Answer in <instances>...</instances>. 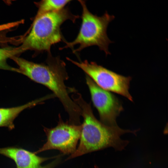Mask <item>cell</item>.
Returning a JSON list of instances; mask_svg holds the SVG:
<instances>
[{
  "label": "cell",
  "mask_w": 168,
  "mask_h": 168,
  "mask_svg": "<svg viewBox=\"0 0 168 168\" xmlns=\"http://www.w3.org/2000/svg\"><path fill=\"white\" fill-rule=\"evenodd\" d=\"M49 99L47 96L16 107L0 108V127H6L10 130L14 128V121L23 110L40 104Z\"/></svg>",
  "instance_id": "cell-9"
},
{
  "label": "cell",
  "mask_w": 168,
  "mask_h": 168,
  "mask_svg": "<svg viewBox=\"0 0 168 168\" xmlns=\"http://www.w3.org/2000/svg\"><path fill=\"white\" fill-rule=\"evenodd\" d=\"M25 51L20 46L18 47H11L0 48V69L19 73L18 68L9 65L7 60L16 55Z\"/></svg>",
  "instance_id": "cell-10"
},
{
  "label": "cell",
  "mask_w": 168,
  "mask_h": 168,
  "mask_svg": "<svg viewBox=\"0 0 168 168\" xmlns=\"http://www.w3.org/2000/svg\"><path fill=\"white\" fill-rule=\"evenodd\" d=\"M73 0H41L37 4L38 10L37 15L48 11L61 9ZM81 5L85 3L86 0H76Z\"/></svg>",
  "instance_id": "cell-11"
},
{
  "label": "cell",
  "mask_w": 168,
  "mask_h": 168,
  "mask_svg": "<svg viewBox=\"0 0 168 168\" xmlns=\"http://www.w3.org/2000/svg\"><path fill=\"white\" fill-rule=\"evenodd\" d=\"M67 59L82 69L99 87L109 91L119 94L131 101L133 98L129 92L132 77H126L98 65L95 62L86 60L77 62L69 58Z\"/></svg>",
  "instance_id": "cell-5"
},
{
  "label": "cell",
  "mask_w": 168,
  "mask_h": 168,
  "mask_svg": "<svg viewBox=\"0 0 168 168\" xmlns=\"http://www.w3.org/2000/svg\"><path fill=\"white\" fill-rule=\"evenodd\" d=\"M86 79L100 121L108 126L117 125L116 119L124 110L120 101L110 91L99 87L86 75Z\"/></svg>",
  "instance_id": "cell-7"
},
{
  "label": "cell",
  "mask_w": 168,
  "mask_h": 168,
  "mask_svg": "<svg viewBox=\"0 0 168 168\" xmlns=\"http://www.w3.org/2000/svg\"><path fill=\"white\" fill-rule=\"evenodd\" d=\"M79 17L72 13L68 7L36 15L30 31L21 46L25 51L30 49L51 54L52 45L67 41L61 31V25L67 20L74 23Z\"/></svg>",
  "instance_id": "cell-3"
},
{
  "label": "cell",
  "mask_w": 168,
  "mask_h": 168,
  "mask_svg": "<svg viewBox=\"0 0 168 168\" xmlns=\"http://www.w3.org/2000/svg\"><path fill=\"white\" fill-rule=\"evenodd\" d=\"M0 154L10 158L14 161L16 168H52L54 163L42 166L43 162L49 158L37 156L34 152L14 147L0 148Z\"/></svg>",
  "instance_id": "cell-8"
},
{
  "label": "cell",
  "mask_w": 168,
  "mask_h": 168,
  "mask_svg": "<svg viewBox=\"0 0 168 168\" xmlns=\"http://www.w3.org/2000/svg\"><path fill=\"white\" fill-rule=\"evenodd\" d=\"M72 97L81 110L83 122L79 146L67 159L110 147L121 151L128 143V141L121 139V135L126 133L136 134L137 130L124 129L117 125L109 126L103 124L96 118L91 104L86 102L80 94L74 92Z\"/></svg>",
  "instance_id": "cell-2"
},
{
  "label": "cell",
  "mask_w": 168,
  "mask_h": 168,
  "mask_svg": "<svg viewBox=\"0 0 168 168\" xmlns=\"http://www.w3.org/2000/svg\"><path fill=\"white\" fill-rule=\"evenodd\" d=\"M47 141L37 151L36 154L48 150H58L65 154H72L77 149L81 136L82 125L64 122L59 115V121L55 127H44Z\"/></svg>",
  "instance_id": "cell-6"
},
{
  "label": "cell",
  "mask_w": 168,
  "mask_h": 168,
  "mask_svg": "<svg viewBox=\"0 0 168 168\" xmlns=\"http://www.w3.org/2000/svg\"><path fill=\"white\" fill-rule=\"evenodd\" d=\"M6 3L10 4H11L13 1L15 0H2Z\"/></svg>",
  "instance_id": "cell-12"
},
{
  "label": "cell",
  "mask_w": 168,
  "mask_h": 168,
  "mask_svg": "<svg viewBox=\"0 0 168 168\" xmlns=\"http://www.w3.org/2000/svg\"><path fill=\"white\" fill-rule=\"evenodd\" d=\"M18 66L19 73L41 84L51 90L62 104L69 116L68 121L76 122L80 119L81 110L69 95L75 90L69 88L64 82L68 77L65 62L57 56L49 54L46 64L38 63L14 56L12 58Z\"/></svg>",
  "instance_id": "cell-1"
},
{
  "label": "cell",
  "mask_w": 168,
  "mask_h": 168,
  "mask_svg": "<svg viewBox=\"0 0 168 168\" xmlns=\"http://www.w3.org/2000/svg\"><path fill=\"white\" fill-rule=\"evenodd\" d=\"M81 5L82 9V22L77 37L72 42L66 41L65 43L66 45L59 49L72 48L75 45L79 44L78 48L72 51L73 53H76L87 47L96 45L104 51L106 55L110 54L109 46L113 42L108 36L107 29L109 23L114 18V16L109 15L107 12L102 16H98L89 11L85 3Z\"/></svg>",
  "instance_id": "cell-4"
}]
</instances>
